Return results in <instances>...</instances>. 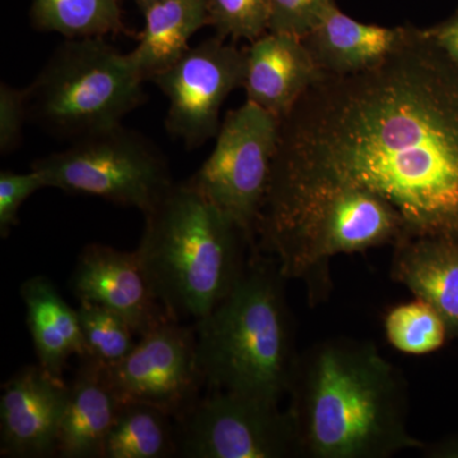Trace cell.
<instances>
[{
    "label": "cell",
    "instance_id": "obj_1",
    "mask_svg": "<svg viewBox=\"0 0 458 458\" xmlns=\"http://www.w3.org/2000/svg\"><path fill=\"white\" fill-rule=\"evenodd\" d=\"M270 182L361 190L396 213L401 238L458 240V66L405 26L375 68L321 73L279 120Z\"/></svg>",
    "mask_w": 458,
    "mask_h": 458
},
{
    "label": "cell",
    "instance_id": "obj_2",
    "mask_svg": "<svg viewBox=\"0 0 458 458\" xmlns=\"http://www.w3.org/2000/svg\"><path fill=\"white\" fill-rule=\"evenodd\" d=\"M289 394L309 458H387L424 443L408 429L403 377L373 343L333 339L298 355Z\"/></svg>",
    "mask_w": 458,
    "mask_h": 458
},
{
    "label": "cell",
    "instance_id": "obj_3",
    "mask_svg": "<svg viewBox=\"0 0 458 458\" xmlns=\"http://www.w3.org/2000/svg\"><path fill=\"white\" fill-rule=\"evenodd\" d=\"M284 280L276 259L255 251L227 297L194 322L208 390L278 405L289 393L298 355Z\"/></svg>",
    "mask_w": 458,
    "mask_h": 458
},
{
    "label": "cell",
    "instance_id": "obj_4",
    "mask_svg": "<svg viewBox=\"0 0 458 458\" xmlns=\"http://www.w3.org/2000/svg\"><path fill=\"white\" fill-rule=\"evenodd\" d=\"M144 218L135 251L165 312L176 321L209 315L245 269V234L189 181L174 183Z\"/></svg>",
    "mask_w": 458,
    "mask_h": 458
},
{
    "label": "cell",
    "instance_id": "obj_5",
    "mask_svg": "<svg viewBox=\"0 0 458 458\" xmlns=\"http://www.w3.org/2000/svg\"><path fill=\"white\" fill-rule=\"evenodd\" d=\"M403 236L399 216L381 199L335 185L270 182L256 227V250L278 262L286 280L306 283L310 301L330 286L328 264Z\"/></svg>",
    "mask_w": 458,
    "mask_h": 458
},
{
    "label": "cell",
    "instance_id": "obj_6",
    "mask_svg": "<svg viewBox=\"0 0 458 458\" xmlns=\"http://www.w3.org/2000/svg\"><path fill=\"white\" fill-rule=\"evenodd\" d=\"M144 82L106 38H65L26 87L30 119L64 140L106 131L140 106Z\"/></svg>",
    "mask_w": 458,
    "mask_h": 458
},
{
    "label": "cell",
    "instance_id": "obj_7",
    "mask_svg": "<svg viewBox=\"0 0 458 458\" xmlns=\"http://www.w3.org/2000/svg\"><path fill=\"white\" fill-rule=\"evenodd\" d=\"M31 168L47 188L104 199L143 216L174 183L161 149L123 123L72 140L66 149L36 159Z\"/></svg>",
    "mask_w": 458,
    "mask_h": 458
},
{
    "label": "cell",
    "instance_id": "obj_8",
    "mask_svg": "<svg viewBox=\"0 0 458 458\" xmlns=\"http://www.w3.org/2000/svg\"><path fill=\"white\" fill-rule=\"evenodd\" d=\"M278 135V117L246 99L225 114L213 152L188 180L236 225L252 249Z\"/></svg>",
    "mask_w": 458,
    "mask_h": 458
},
{
    "label": "cell",
    "instance_id": "obj_9",
    "mask_svg": "<svg viewBox=\"0 0 458 458\" xmlns=\"http://www.w3.org/2000/svg\"><path fill=\"white\" fill-rule=\"evenodd\" d=\"M174 421L180 457H302L291 410L247 394L210 391Z\"/></svg>",
    "mask_w": 458,
    "mask_h": 458
},
{
    "label": "cell",
    "instance_id": "obj_10",
    "mask_svg": "<svg viewBox=\"0 0 458 458\" xmlns=\"http://www.w3.org/2000/svg\"><path fill=\"white\" fill-rule=\"evenodd\" d=\"M246 51L225 38L190 47L150 80L168 101L165 129L188 149L203 147L221 128L223 104L243 86Z\"/></svg>",
    "mask_w": 458,
    "mask_h": 458
},
{
    "label": "cell",
    "instance_id": "obj_11",
    "mask_svg": "<svg viewBox=\"0 0 458 458\" xmlns=\"http://www.w3.org/2000/svg\"><path fill=\"white\" fill-rule=\"evenodd\" d=\"M107 370L123 403L156 406L176 420L200 399L204 386L194 325L176 319L162 322Z\"/></svg>",
    "mask_w": 458,
    "mask_h": 458
},
{
    "label": "cell",
    "instance_id": "obj_12",
    "mask_svg": "<svg viewBox=\"0 0 458 458\" xmlns=\"http://www.w3.org/2000/svg\"><path fill=\"white\" fill-rule=\"evenodd\" d=\"M69 399V384L40 364L23 367L3 385L0 454L11 458L56 456Z\"/></svg>",
    "mask_w": 458,
    "mask_h": 458
},
{
    "label": "cell",
    "instance_id": "obj_13",
    "mask_svg": "<svg viewBox=\"0 0 458 458\" xmlns=\"http://www.w3.org/2000/svg\"><path fill=\"white\" fill-rule=\"evenodd\" d=\"M72 288L80 302L99 304L122 316L140 337L174 319L156 297L137 251H122L102 243L84 246Z\"/></svg>",
    "mask_w": 458,
    "mask_h": 458
},
{
    "label": "cell",
    "instance_id": "obj_14",
    "mask_svg": "<svg viewBox=\"0 0 458 458\" xmlns=\"http://www.w3.org/2000/svg\"><path fill=\"white\" fill-rule=\"evenodd\" d=\"M245 51L246 99L279 120L321 75L300 36L267 31Z\"/></svg>",
    "mask_w": 458,
    "mask_h": 458
},
{
    "label": "cell",
    "instance_id": "obj_15",
    "mask_svg": "<svg viewBox=\"0 0 458 458\" xmlns=\"http://www.w3.org/2000/svg\"><path fill=\"white\" fill-rule=\"evenodd\" d=\"M107 364L86 354L69 384V399L57 439L56 456L104 458L105 445L122 410Z\"/></svg>",
    "mask_w": 458,
    "mask_h": 458
},
{
    "label": "cell",
    "instance_id": "obj_16",
    "mask_svg": "<svg viewBox=\"0 0 458 458\" xmlns=\"http://www.w3.org/2000/svg\"><path fill=\"white\" fill-rule=\"evenodd\" d=\"M403 33L405 27L358 22L334 4L302 40L322 74L351 75L381 64Z\"/></svg>",
    "mask_w": 458,
    "mask_h": 458
},
{
    "label": "cell",
    "instance_id": "obj_17",
    "mask_svg": "<svg viewBox=\"0 0 458 458\" xmlns=\"http://www.w3.org/2000/svg\"><path fill=\"white\" fill-rule=\"evenodd\" d=\"M391 276L445 319L458 336V240L401 238L394 243Z\"/></svg>",
    "mask_w": 458,
    "mask_h": 458
},
{
    "label": "cell",
    "instance_id": "obj_18",
    "mask_svg": "<svg viewBox=\"0 0 458 458\" xmlns=\"http://www.w3.org/2000/svg\"><path fill=\"white\" fill-rule=\"evenodd\" d=\"M21 297L35 346L38 364L56 379H64L66 363L73 355L87 354L77 310L72 309L47 276L25 280Z\"/></svg>",
    "mask_w": 458,
    "mask_h": 458
},
{
    "label": "cell",
    "instance_id": "obj_19",
    "mask_svg": "<svg viewBox=\"0 0 458 458\" xmlns=\"http://www.w3.org/2000/svg\"><path fill=\"white\" fill-rule=\"evenodd\" d=\"M144 27L131 54L150 81L186 53L192 36L209 25V0H159L143 12Z\"/></svg>",
    "mask_w": 458,
    "mask_h": 458
},
{
    "label": "cell",
    "instance_id": "obj_20",
    "mask_svg": "<svg viewBox=\"0 0 458 458\" xmlns=\"http://www.w3.org/2000/svg\"><path fill=\"white\" fill-rule=\"evenodd\" d=\"M177 456L176 421L156 406L123 403L105 445L104 458Z\"/></svg>",
    "mask_w": 458,
    "mask_h": 458
},
{
    "label": "cell",
    "instance_id": "obj_21",
    "mask_svg": "<svg viewBox=\"0 0 458 458\" xmlns=\"http://www.w3.org/2000/svg\"><path fill=\"white\" fill-rule=\"evenodd\" d=\"M32 26L65 38H106L125 32L122 0H32Z\"/></svg>",
    "mask_w": 458,
    "mask_h": 458
},
{
    "label": "cell",
    "instance_id": "obj_22",
    "mask_svg": "<svg viewBox=\"0 0 458 458\" xmlns=\"http://www.w3.org/2000/svg\"><path fill=\"white\" fill-rule=\"evenodd\" d=\"M385 334L393 348L410 355L438 351L448 334L442 316L426 301L415 298L394 307L385 318Z\"/></svg>",
    "mask_w": 458,
    "mask_h": 458
},
{
    "label": "cell",
    "instance_id": "obj_23",
    "mask_svg": "<svg viewBox=\"0 0 458 458\" xmlns=\"http://www.w3.org/2000/svg\"><path fill=\"white\" fill-rule=\"evenodd\" d=\"M77 311L90 357L111 366L123 360L137 345V333L116 312L90 302H80Z\"/></svg>",
    "mask_w": 458,
    "mask_h": 458
},
{
    "label": "cell",
    "instance_id": "obj_24",
    "mask_svg": "<svg viewBox=\"0 0 458 458\" xmlns=\"http://www.w3.org/2000/svg\"><path fill=\"white\" fill-rule=\"evenodd\" d=\"M269 22V0H209V25L225 40L255 41Z\"/></svg>",
    "mask_w": 458,
    "mask_h": 458
},
{
    "label": "cell",
    "instance_id": "obj_25",
    "mask_svg": "<svg viewBox=\"0 0 458 458\" xmlns=\"http://www.w3.org/2000/svg\"><path fill=\"white\" fill-rule=\"evenodd\" d=\"M269 31L303 38L318 25L334 0H269Z\"/></svg>",
    "mask_w": 458,
    "mask_h": 458
},
{
    "label": "cell",
    "instance_id": "obj_26",
    "mask_svg": "<svg viewBox=\"0 0 458 458\" xmlns=\"http://www.w3.org/2000/svg\"><path fill=\"white\" fill-rule=\"evenodd\" d=\"M47 189V183L38 171L18 174L0 172V236L7 238L12 228L16 227L18 213L23 203L38 190Z\"/></svg>",
    "mask_w": 458,
    "mask_h": 458
},
{
    "label": "cell",
    "instance_id": "obj_27",
    "mask_svg": "<svg viewBox=\"0 0 458 458\" xmlns=\"http://www.w3.org/2000/svg\"><path fill=\"white\" fill-rule=\"evenodd\" d=\"M29 119L27 89L0 84V155L8 156L18 149Z\"/></svg>",
    "mask_w": 458,
    "mask_h": 458
},
{
    "label": "cell",
    "instance_id": "obj_28",
    "mask_svg": "<svg viewBox=\"0 0 458 458\" xmlns=\"http://www.w3.org/2000/svg\"><path fill=\"white\" fill-rule=\"evenodd\" d=\"M437 44L458 66V14L447 22L428 30Z\"/></svg>",
    "mask_w": 458,
    "mask_h": 458
},
{
    "label": "cell",
    "instance_id": "obj_29",
    "mask_svg": "<svg viewBox=\"0 0 458 458\" xmlns=\"http://www.w3.org/2000/svg\"><path fill=\"white\" fill-rule=\"evenodd\" d=\"M132 2L137 4V7L140 9L141 13L146 11L147 8H149L150 5L155 4V3L159 2V0H132Z\"/></svg>",
    "mask_w": 458,
    "mask_h": 458
}]
</instances>
